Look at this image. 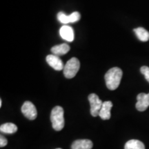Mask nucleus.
Masks as SVG:
<instances>
[{
    "instance_id": "obj_2",
    "label": "nucleus",
    "mask_w": 149,
    "mask_h": 149,
    "mask_svg": "<svg viewBox=\"0 0 149 149\" xmlns=\"http://www.w3.org/2000/svg\"><path fill=\"white\" fill-rule=\"evenodd\" d=\"M64 111L62 107L57 106L51 111V121L53 129L56 131H60L64 127Z\"/></svg>"
},
{
    "instance_id": "obj_8",
    "label": "nucleus",
    "mask_w": 149,
    "mask_h": 149,
    "mask_svg": "<svg viewBox=\"0 0 149 149\" xmlns=\"http://www.w3.org/2000/svg\"><path fill=\"white\" fill-rule=\"evenodd\" d=\"M46 61L50 66L54 68L55 70H64V63L58 56L55 55H48L46 57Z\"/></svg>"
},
{
    "instance_id": "obj_18",
    "label": "nucleus",
    "mask_w": 149,
    "mask_h": 149,
    "mask_svg": "<svg viewBox=\"0 0 149 149\" xmlns=\"http://www.w3.org/2000/svg\"><path fill=\"white\" fill-rule=\"evenodd\" d=\"M1 105H2V101H1V100H0V107H1Z\"/></svg>"
},
{
    "instance_id": "obj_19",
    "label": "nucleus",
    "mask_w": 149,
    "mask_h": 149,
    "mask_svg": "<svg viewBox=\"0 0 149 149\" xmlns=\"http://www.w3.org/2000/svg\"><path fill=\"white\" fill-rule=\"evenodd\" d=\"M56 149H61V148H56Z\"/></svg>"
},
{
    "instance_id": "obj_11",
    "label": "nucleus",
    "mask_w": 149,
    "mask_h": 149,
    "mask_svg": "<svg viewBox=\"0 0 149 149\" xmlns=\"http://www.w3.org/2000/svg\"><path fill=\"white\" fill-rule=\"evenodd\" d=\"M93 142L89 139H77L72 143L71 149H91Z\"/></svg>"
},
{
    "instance_id": "obj_6",
    "label": "nucleus",
    "mask_w": 149,
    "mask_h": 149,
    "mask_svg": "<svg viewBox=\"0 0 149 149\" xmlns=\"http://www.w3.org/2000/svg\"><path fill=\"white\" fill-rule=\"evenodd\" d=\"M80 18H81V15L78 12H74L69 15H66L63 12H59L57 14V19L59 21L64 24L77 22L80 19Z\"/></svg>"
},
{
    "instance_id": "obj_7",
    "label": "nucleus",
    "mask_w": 149,
    "mask_h": 149,
    "mask_svg": "<svg viewBox=\"0 0 149 149\" xmlns=\"http://www.w3.org/2000/svg\"><path fill=\"white\" fill-rule=\"evenodd\" d=\"M137 103H136L135 107L137 111H144L148 109L149 107V93H141L137 96Z\"/></svg>"
},
{
    "instance_id": "obj_3",
    "label": "nucleus",
    "mask_w": 149,
    "mask_h": 149,
    "mask_svg": "<svg viewBox=\"0 0 149 149\" xmlns=\"http://www.w3.org/2000/svg\"><path fill=\"white\" fill-rule=\"evenodd\" d=\"M80 68V62L76 57H72L69 59L65 64L64 68V75L68 79L73 78L79 71Z\"/></svg>"
},
{
    "instance_id": "obj_4",
    "label": "nucleus",
    "mask_w": 149,
    "mask_h": 149,
    "mask_svg": "<svg viewBox=\"0 0 149 149\" xmlns=\"http://www.w3.org/2000/svg\"><path fill=\"white\" fill-rule=\"evenodd\" d=\"M88 100L91 105V114L93 117L99 116L100 110L102 109L103 102L98 95L95 93H91L88 97Z\"/></svg>"
},
{
    "instance_id": "obj_14",
    "label": "nucleus",
    "mask_w": 149,
    "mask_h": 149,
    "mask_svg": "<svg viewBox=\"0 0 149 149\" xmlns=\"http://www.w3.org/2000/svg\"><path fill=\"white\" fill-rule=\"evenodd\" d=\"M124 149H145V146L137 139H130L126 143Z\"/></svg>"
},
{
    "instance_id": "obj_10",
    "label": "nucleus",
    "mask_w": 149,
    "mask_h": 149,
    "mask_svg": "<svg viewBox=\"0 0 149 149\" xmlns=\"http://www.w3.org/2000/svg\"><path fill=\"white\" fill-rule=\"evenodd\" d=\"M61 37L68 42H72L74 40L73 29L69 26H63L59 31Z\"/></svg>"
},
{
    "instance_id": "obj_9",
    "label": "nucleus",
    "mask_w": 149,
    "mask_h": 149,
    "mask_svg": "<svg viewBox=\"0 0 149 149\" xmlns=\"http://www.w3.org/2000/svg\"><path fill=\"white\" fill-rule=\"evenodd\" d=\"M113 107V103L111 101L103 102L102 109L100 110L99 116L103 120H108L111 118V110Z\"/></svg>"
},
{
    "instance_id": "obj_1",
    "label": "nucleus",
    "mask_w": 149,
    "mask_h": 149,
    "mask_svg": "<svg viewBox=\"0 0 149 149\" xmlns=\"http://www.w3.org/2000/svg\"><path fill=\"white\" fill-rule=\"evenodd\" d=\"M122 70L118 67H114L108 70L106 73L105 78L106 85L111 91H114L118 88L120 84L122 77Z\"/></svg>"
},
{
    "instance_id": "obj_5",
    "label": "nucleus",
    "mask_w": 149,
    "mask_h": 149,
    "mask_svg": "<svg viewBox=\"0 0 149 149\" xmlns=\"http://www.w3.org/2000/svg\"><path fill=\"white\" fill-rule=\"evenodd\" d=\"M22 113L26 118L30 120H34L37 116L36 107L32 102L26 101L24 103L22 107Z\"/></svg>"
},
{
    "instance_id": "obj_12",
    "label": "nucleus",
    "mask_w": 149,
    "mask_h": 149,
    "mask_svg": "<svg viewBox=\"0 0 149 149\" xmlns=\"http://www.w3.org/2000/svg\"><path fill=\"white\" fill-rule=\"evenodd\" d=\"M70 50V47L68 44H61L59 45H56L51 48V52L55 55L59 56V55H65L68 53Z\"/></svg>"
},
{
    "instance_id": "obj_16",
    "label": "nucleus",
    "mask_w": 149,
    "mask_h": 149,
    "mask_svg": "<svg viewBox=\"0 0 149 149\" xmlns=\"http://www.w3.org/2000/svg\"><path fill=\"white\" fill-rule=\"evenodd\" d=\"M140 72L144 75L145 79L149 83V67L146 66H144L141 67Z\"/></svg>"
},
{
    "instance_id": "obj_13",
    "label": "nucleus",
    "mask_w": 149,
    "mask_h": 149,
    "mask_svg": "<svg viewBox=\"0 0 149 149\" xmlns=\"http://www.w3.org/2000/svg\"><path fill=\"white\" fill-rule=\"evenodd\" d=\"M134 32L137 35V38L143 42H148L149 40V32L142 27H139L134 29Z\"/></svg>"
},
{
    "instance_id": "obj_15",
    "label": "nucleus",
    "mask_w": 149,
    "mask_h": 149,
    "mask_svg": "<svg viewBox=\"0 0 149 149\" xmlns=\"http://www.w3.org/2000/svg\"><path fill=\"white\" fill-rule=\"evenodd\" d=\"M1 133L7 134H13L17 131V126L13 123H6L0 126Z\"/></svg>"
},
{
    "instance_id": "obj_17",
    "label": "nucleus",
    "mask_w": 149,
    "mask_h": 149,
    "mask_svg": "<svg viewBox=\"0 0 149 149\" xmlns=\"http://www.w3.org/2000/svg\"><path fill=\"white\" fill-rule=\"evenodd\" d=\"M8 144V141H7V139L5 138L4 137H3V136H1L0 137V147H4L7 145Z\"/></svg>"
}]
</instances>
